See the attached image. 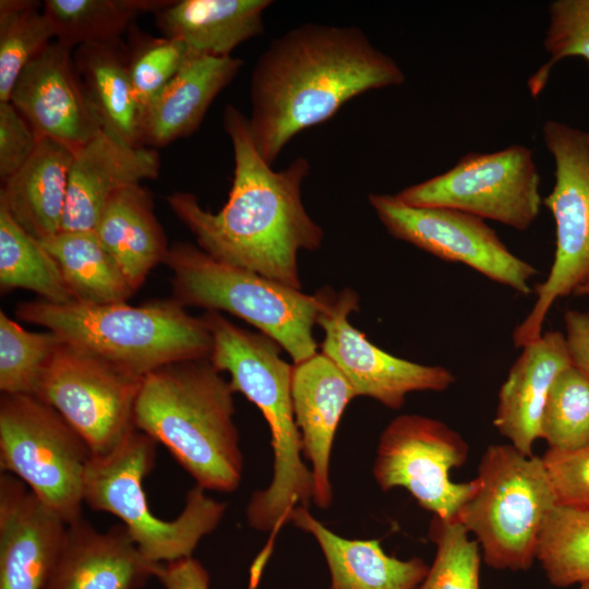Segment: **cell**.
<instances>
[{
    "label": "cell",
    "mask_w": 589,
    "mask_h": 589,
    "mask_svg": "<svg viewBox=\"0 0 589 589\" xmlns=\"http://www.w3.org/2000/svg\"><path fill=\"white\" fill-rule=\"evenodd\" d=\"M223 125L235 157L226 204L212 213L190 192H175L167 203L212 257L301 289L298 252L317 250L324 236L301 199L310 164L300 156L273 170L255 145L249 119L233 105L226 106Z\"/></svg>",
    "instance_id": "1"
},
{
    "label": "cell",
    "mask_w": 589,
    "mask_h": 589,
    "mask_svg": "<svg viewBox=\"0 0 589 589\" xmlns=\"http://www.w3.org/2000/svg\"><path fill=\"white\" fill-rule=\"evenodd\" d=\"M405 80L398 63L358 27L306 23L289 29L269 43L252 71L248 119L255 145L272 166L301 131L368 91Z\"/></svg>",
    "instance_id": "2"
},
{
    "label": "cell",
    "mask_w": 589,
    "mask_h": 589,
    "mask_svg": "<svg viewBox=\"0 0 589 589\" xmlns=\"http://www.w3.org/2000/svg\"><path fill=\"white\" fill-rule=\"evenodd\" d=\"M232 395L209 358L172 362L143 377L133 423L163 444L196 485L233 492L243 456Z\"/></svg>",
    "instance_id": "3"
},
{
    "label": "cell",
    "mask_w": 589,
    "mask_h": 589,
    "mask_svg": "<svg viewBox=\"0 0 589 589\" xmlns=\"http://www.w3.org/2000/svg\"><path fill=\"white\" fill-rule=\"evenodd\" d=\"M202 318L212 336L211 362L229 373L233 393L253 402L269 426L272 481L252 494L245 515L252 528L271 532L289 522L296 507L313 501V476L302 459L292 406L293 365L280 358L283 348L265 334L240 328L216 311H206Z\"/></svg>",
    "instance_id": "4"
},
{
    "label": "cell",
    "mask_w": 589,
    "mask_h": 589,
    "mask_svg": "<svg viewBox=\"0 0 589 589\" xmlns=\"http://www.w3.org/2000/svg\"><path fill=\"white\" fill-rule=\"evenodd\" d=\"M16 316L53 332L63 342L124 372L144 377L172 362L209 358L212 336L176 299L56 304L21 302Z\"/></svg>",
    "instance_id": "5"
},
{
    "label": "cell",
    "mask_w": 589,
    "mask_h": 589,
    "mask_svg": "<svg viewBox=\"0 0 589 589\" xmlns=\"http://www.w3.org/2000/svg\"><path fill=\"white\" fill-rule=\"evenodd\" d=\"M165 264L173 299L183 306L225 311L255 326L291 357L293 364L317 353L313 336L326 287L306 294L255 272L223 263L188 242H173Z\"/></svg>",
    "instance_id": "6"
},
{
    "label": "cell",
    "mask_w": 589,
    "mask_h": 589,
    "mask_svg": "<svg viewBox=\"0 0 589 589\" xmlns=\"http://www.w3.org/2000/svg\"><path fill=\"white\" fill-rule=\"evenodd\" d=\"M155 456L156 442L134 429L110 452L92 455L84 474L83 497L92 509L118 517L147 558L170 563L192 556L200 541L220 524L227 505L195 485L175 519L156 517L143 488Z\"/></svg>",
    "instance_id": "7"
},
{
    "label": "cell",
    "mask_w": 589,
    "mask_h": 589,
    "mask_svg": "<svg viewBox=\"0 0 589 589\" xmlns=\"http://www.w3.org/2000/svg\"><path fill=\"white\" fill-rule=\"evenodd\" d=\"M478 489L457 519L495 569L525 570L536 560L542 525L557 504L541 457L492 444L478 466Z\"/></svg>",
    "instance_id": "8"
},
{
    "label": "cell",
    "mask_w": 589,
    "mask_h": 589,
    "mask_svg": "<svg viewBox=\"0 0 589 589\" xmlns=\"http://www.w3.org/2000/svg\"><path fill=\"white\" fill-rule=\"evenodd\" d=\"M92 452L62 416L34 395L2 394L0 467L68 525L82 517Z\"/></svg>",
    "instance_id": "9"
},
{
    "label": "cell",
    "mask_w": 589,
    "mask_h": 589,
    "mask_svg": "<svg viewBox=\"0 0 589 589\" xmlns=\"http://www.w3.org/2000/svg\"><path fill=\"white\" fill-rule=\"evenodd\" d=\"M543 139L555 164V183L543 200L555 221V253L546 279L536 287L533 306L513 332L516 348L542 335L557 299L589 283V133L548 120Z\"/></svg>",
    "instance_id": "10"
},
{
    "label": "cell",
    "mask_w": 589,
    "mask_h": 589,
    "mask_svg": "<svg viewBox=\"0 0 589 589\" xmlns=\"http://www.w3.org/2000/svg\"><path fill=\"white\" fill-rule=\"evenodd\" d=\"M539 185L532 151L514 144L493 153H468L452 169L396 196L410 206L457 209L524 231L540 213Z\"/></svg>",
    "instance_id": "11"
},
{
    "label": "cell",
    "mask_w": 589,
    "mask_h": 589,
    "mask_svg": "<svg viewBox=\"0 0 589 589\" xmlns=\"http://www.w3.org/2000/svg\"><path fill=\"white\" fill-rule=\"evenodd\" d=\"M464 437L446 423L420 414H400L383 430L372 468L383 491L407 490L433 516L457 518L478 481L454 482L450 470L468 457Z\"/></svg>",
    "instance_id": "12"
},
{
    "label": "cell",
    "mask_w": 589,
    "mask_h": 589,
    "mask_svg": "<svg viewBox=\"0 0 589 589\" xmlns=\"http://www.w3.org/2000/svg\"><path fill=\"white\" fill-rule=\"evenodd\" d=\"M143 377L62 342L34 396L56 409L93 455L115 448L131 431Z\"/></svg>",
    "instance_id": "13"
},
{
    "label": "cell",
    "mask_w": 589,
    "mask_h": 589,
    "mask_svg": "<svg viewBox=\"0 0 589 589\" xmlns=\"http://www.w3.org/2000/svg\"><path fill=\"white\" fill-rule=\"evenodd\" d=\"M376 216L393 237L447 262L462 263L519 294L531 292L538 273L503 243L484 219L444 207H417L396 195H369Z\"/></svg>",
    "instance_id": "14"
},
{
    "label": "cell",
    "mask_w": 589,
    "mask_h": 589,
    "mask_svg": "<svg viewBox=\"0 0 589 589\" xmlns=\"http://www.w3.org/2000/svg\"><path fill=\"white\" fill-rule=\"evenodd\" d=\"M358 304L359 297L352 289L336 293L326 287L316 320L325 333L321 352L345 375L357 397H371L396 410L410 393L443 392L455 383L454 373L442 365L405 360L372 344L349 323L348 316Z\"/></svg>",
    "instance_id": "15"
},
{
    "label": "cell",
    "mask_w": 589,
    "mask_h": 589,
    "mask_svg": "<svg viewBox=\"0 0 589 589\" xmlns=\"http://www.w3.org/2000/svg\"><path fill=\"white\" fill-rule=\"evenodd\" d=\"M38 137L75 153L101 130L73 61V49L48 45L20 74L9 100Z\"/></svg>",
    "instance_id": "16"
},
{
    "label": "cell",
    "mask_w": 589,
    "mask_h": 589,
    "mask_svg": "<svg viewBox=\"0 0 589 589\" xmlns=\"http://www.w3.org/2000/svg\"><path fill=\"white\" fill-rule=\"evenodd\" d=\"M68 524L16 477H0V589H44Z\"/></svg>",
    "instance_id": "17"
},
{
    "label": "cell",
    "mask_w": 589,
    "mask_h": 589,
    "mask_svg": "<svg viewBox=\"0 0 589 589\" xmlns=\"http://www.w3.org/2000/svg\"><path fill=\"white\" fill-rule=\"evenodd\" d=\"M159 168L155 148L127 144L101 130L74 153L61 231H94L113 194L156 179Z\"/></svg>",
    "instance_id": "18"
},
{
    "label": "cell",
    "mask_w": 589,
    "mask_h": 589,
    "mask_svg": "<svg viewBox=\"0 0 589 589\" xmlns=\"http://www.w3.org/2000/svg\"><path fill=\"white\" fill-rule=\"evenodd\" d=\"M160 566L141 552L122 524L99 531L82 516L68 525L44 589H143Z\"/></svg>",
    "instance_id": "19"
},
{
    "label": "cell",
    "mask_w": 589,
    "mask_h": 589,
    "mask_svg": "<svg viewBox=\"0 0 589 589\" xmlns=\"http://www.w3.org/2000/svg\"><path fill=\"white\" fill-rule=\"evenodd\" d=\"M291 397L303 456L311 464L313 503L329 507L333 500L330 454L339 421L357 397L339 369L322 352L293 364Z\"/></svg>",
    "instance_id": "20"
},
{
    "label": "cell",
    "mask_w": 589,
    "mask_h": 589,
    "mask_svg": "<svg viewBox=\"0 0 589 589\" xmlns=\"http://www.w3.org/2000/svg\"><path fill=\"white\" fill-rule=\"evenodd\" d=\"M573 364L564 333L546 332L525 345L498 392L493 424L509 444L532 456L550 389Z\"/></svg>",
    "instance_id": "21"
},
{
    "label": "cell",
    "mask_w": 589,
    "mask_h": 589,
    "mask_svg": "<svg viewBox=\"0 0 589 589\" xmlns=\"http://www.w3.org/2000/svg\"><path fill=\"white\" fill-rule=\"evenodd\" d=\"M242 65L243 61L232 56L193 53L144 109L142 146L163 147L194 133L211 104Z\"/></svg>",
    "instance_id": "22"
},
{
    "label": "cell",
    "mask_w": 589,
    "mask_h": 589,
    "mask_svg": "<svg viewBox=\"0 0 589 589\" xmlns=\"http://www.w3.org/2000/svg\"><path fill=\"white\" fill-rule=\"evenodd\" d=\"M290 522L310 533L326 561L328 589H418L429 566L419 557L399 560L385 553L378 540L340 537L298 506Z\"/></svg>",
    "instance_id": "23"
},
{
    "label": "cell",
    "mask_w": 589,
    "mask_h": 589,
    "mask_svg": "<svg viewBox=\"0 0 589 589\" xmlns=\"http://www.w3.org/2000/svg\"><path fill=\"white\" fill-rule=\"evenodd\" d=\"M73 156L68 147L41 139L31 158L2 181L0 206L39 241L61 231Z\"/></svg>",
    "instance_id": "24"
},
{
    "label": "cell",
    "mask_w": 589,
    "mask_h": 589,
    "mask_svg": "<svg viewBox=\"0 0 589 589\" xmlns=\"http://www.w3.org/2000/svg\"><path fill=\"white\" fill-rule=\"evenodd\" d=\"M271 0H172L155 13L166 37L184 41L197 55L230 57L240 44L263 34Z\"/></svg>",
    "instance_id": "25"
},
{
    "label": "cell",
    "mask_w": 589,
    "mask_h": 589,
    "mask_svg": "<svg viewBox=\"0 0 589 589\" xmlns=\"http://www.w3.org/2000/svg\"><path fill=\"white\" fill-rule=\"evenodd\" d=\"M94 231L135 291L156 265L165 263L170 248L153 194L141 183L113 194Z\"/></svg>",
    "instance_id": "26"
},
{
    "label": "cell",
    "mask_w": 589,
    "mask_h": 589,
    "mask_svg": "<svg viewBox=\"0 0 589 589\" xmlns=\"http://www.w3.org/2000/svg\"><path fill=\"white\" fill-rule=\"evenodd\" d=\"M73 61L103 130L142 146V110L131 82L128 44L117 39L80 45L73 50Z\"/></svg>",
    "instance_id": "27"
},
{
    "label": "cell",
    "mask_w": 589,
    "mask_h": 589,
    "mask_svg": "<svg viewBox=\"0 0 589 589\" xmlns=\"http://www.w3.org/2000/svg\"><path fill=\"white\" fill-rule=\"evenodd\" d=\"M40 242L57 260L74 301L127 302L135 292L95 231H60Z\"/></svg>",
    "instance_id": "28"
},
{
    "label": "cell",
    "mask_w": 589,
    "mask_h": 589,
    "mask_svg": "<svg viewBox=\"0 0 589 589\" xmlns=\"http://www.w3.org/2000/svg\"><path fill=\"white\" fill-rule=\"evenodd\" d=\"M172 0H46L43 11L58 43L80 45L121 39L143 13H156Z\"/></svg>",
    "instance_id": "29"
},
{
    "label": "cell",
    "mask_w": 589,
    "mask_h": 589,
    "mask_svg": "<svg viewBox=\"0 0 589 589\" xmlns=\"http://www.w3.org/2000/svg\"><path fill=\"white\" fill-rule=\"evenodd\" d=\"M0 287L5 292L22 288L56 304L74 301L61 268L43 243L27 233L0 206Z\"/></svg>",
    "instance_id": "30"
},
{
    "label": "cell",
    "mask_w": 589,
    "mask_h": 589,
    "mask_svg": "<svg viewBox=\"0 0 589 589\" xmlns=\"http://www.w3.org/2000/svg\"><path fill=\"white\" fill-rule=\"evenodd\" d=\"M536 560L553 586L589 582V507L556 504L542 525Z\"/></svg>",
    "instance_id": "31"
},
{
    "label": "cell",
    "mask_w": 589,
    "mask_h": 589,
    "mask_svg": "<svg viewBox=\"0 0 589 589\" xmlns=\"http://www.w3.org/2000/svg\"><path fill=\"white\" fill-rule=\"evenodd\" d=\"M39 1H0V103L10 100L27 64L55 38L53 27Z\"/></svg>",
    "instance_id": "32"
},
{
    "label": "cell",
    "mask_w": 589,
    "mask_h": 589,
    "mask_svg": "<svg viewBox=\"0 0 589 589\" xmlns=\"http://www.w3.org/2000/svg\"><path fill=\"white\" fill-rule=\"evenodd\" d=\"M549 449L576 450L589 444V377L574 364L555 378L540 424Z\"/></svg>",
    "instance_id": "33"
},
{
    "label": "cell",
    "mask_w": 589,
    "mask_h": 589,
    "mask_svg": "<svg viewBox=\"0 0 589 589\" xmlns=\"http://www.w3.org/2000/svg\"><path fill=\"white\" fill-rule=\"evenodd\" d=\"M53 332L33 333L0 312V390L34 395L52 356L62 344Z\"/></svg>",
    "instance_id": "34"
},
{
    "label": "cell",
    "mask_w": 589,
    "mask_h": 589,
    "mask_svg": "<svg viewBox=\"0 0 589 589\" xmlns=\"http://www.w3.org/2000/svg\"><path fill=\"white\" fill-rule=\"evenodd\" d=\"M429 534L436 552L418 589H480V546L465 526L433 516Z\"/></svg>",
    "instance_id": "35"
},
{
    "label": "cell",
    "mask_w": 589,
    "mask_h": 589,
    "mask_svg": "<svg viewBox=\"0 0 589 589\" xmlns=\"http://www.w3.org/2000/svg\"><path fill=\"white\" fill-rule=\"evenodd\" d=\"M129 70L136 100L142 110L157 96L194 53L173 37H152L129 29Z\"/></svg>",
    "instance_id": "36"
},
{
    "label": "cell",
    "mask_w": 589,
    "mask_h": 589,
    "mask_svg": "<svg viewBox=\"0 0 589 589\" xmlns=\"http://www.w3.org/2000/svg\"><path fill=\"white\" fill-rule=\"evenodd\" d=\"M549 12L544 48L551 58L528 81L534 97L544 88L552 67L560 60L580 57L589 65V0H556L550 4Z\"/></svg>",
    "instance_id": "37"
},
{
    "label": "cell",
    "mask_w": 589,
    "mask_h": 589,
    "mask_svg": "<svg viewBox=\"0 0 589 589\" xmlns=\"http://www.w3.org/2000/svg\"><path fill=\"white\" fill-rule=\"evenodd\" d=\"M541 458L557 504L589 507V444L569 452L548 448Z\"/></svg>",
    "instance_id": "38"
},
{
    "label": "cell",
    "mask_w": 589,
    "mask_h": 589,
    "mask_svg": "<svg viewBox=\"0 0 589 589\" xmlns=\"http://www.w3.org/2000/svg\"><path fill=\"white\" fill-rule=\"evenodd\" d=\"M40 139L10 103H0V178L15 173L34 154Z\"/></svg>",
    "instance_id": "39"
},
{
    "label": "cell",
    "mask_w": 589,
    "mask_h": 589,
    "mask_svg": "<svg viewBox=\"0 0 589 589\" xmlns=\"http://www.w3.org/2000/svg\"><path fill=\"white\" fill-rule=\"evenodd\" d=\"M163 589H209V575L193 556L161 564L156 576Z\"/></svg>",
    "instance_id": "40"
},
{
    "label": "cell",
    "mask_w": 589,
    "mask_h": 589,
    "mask_svg": "<svg viewBox=\"0 0 589 589\" xmlns=\"http://www.w3.org/2000/svg\"><path fill=\"white\" fill-rule=\"evenodd\" d=\"M564 325L572 362L589 377V314L568 310L564 315Z\"/></svg>",
    "instance_id": "41"
},
{
    "label": "cell",
    "mask_w": 589,
    "mask_h": 589,
    "mask_svg": "<svg viewBox=\"0 0 589 589\" xmlns=\"http://www.w3.org/2000/svg\"><path fill=\"white\" fill-rule=\"evenodd\" d=\"M574 294L576 296H588L589 294V283L578 287ZM588 314H589V311H588Z\"/></svg>",
    "instance_id": "42"
},
{
    "label": "cell",
    "mask_w": 589,
    "mask_h": 589,
    "mask_svg": "<svg viewBox=\"0 0 589 589\" xmlns=\"http://www.w3.org/2000/svg\"><path fill=\"white\" fill-rule=\"evenodd\" d=\"M579 589H589V582L581 584Z\"/></svg>",
    "instance_id": "43"
}]
</instances>
